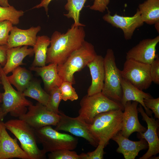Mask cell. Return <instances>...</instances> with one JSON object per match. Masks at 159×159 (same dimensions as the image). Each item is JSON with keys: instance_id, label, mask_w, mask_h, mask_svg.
Wrapping results in <instances>:
<instances>
[{"instance_id": "cell-1", "label": "cell", "mask_w": 159, "mask_h": 159, "mask_svg": "<svg viewBox=\"0 0 159 159\" xmlns=\"http://www.w3.org/2000/svg\"><path fill=\"white\" fill-rule=\"evenodd\" d=\"M84 27L72 25L65 33L54 32L50 38L46 64L55 63L57 65L64 62L69 55L82 45L85 40Z\"/></svg>"}, {"instance_id": "cell-2", "label": "cell", "mask_w": 159, "mask_h": 159, "mask_svg": "<svg viewBox=\"0 0 159 159\" xmlns=\"http://www.w3.org/2000/svg\"><path fill=\"white\" fill-rule=\"evenodd\" d=\"M122 111L119 109L102 113L89 124L90 132L98 143H103L105 147L110 140L121 131Z\"/></svg>"}, {"instance_id": "cell-3", "label": "cell", "mask_w": 159, "mask_h": 159, "mask_svg": "<svg viewBox=\"0 0 159 159\" xmlns=\"http://www.w3.org/2000/svg\"><path fill=\"white\" fill-rule=\"evenodd\" d=\"M94 46L85 41L63 63L57 65L58 73L63 81L75 83L74 74L80 71L97 55Z\"/></svg>"}, {"instance_id": "cell-4", "label": "cell", "mask_w": 159, "mask_h": 159, "mask_svg": "<svg viewBox=\"0 0 159 159\" xmlns=\"http://www.w3.org/2000/svg\"><path fill=\"white\" fill-rule=\"evenodd\" d=\"M6 129L11 132L19 141L21 148L31 159H43L45 153L38 147L35 129L24 120L11 119L4 123Z\"/></svg>"}, {"instance_id": "cell-5", "label": "cell", "mask_w": 159, "mask_h": 159, "mask_svg": "<svg viewBox=\"0 0 159 159\" xmlns=\"http://www.w3.org/2000/svg\"><path fill=\"white\" fill-rule=\"evenodd\" d=\"M113 50L107 49L104 58L105 79L101 93L109 99L121 104L122 96L121 70L117 67Z\"/></svg>"}, {"instance_id": "cell-6", "label": "cell", "mask_w": 159, "mask_h": 159, "mask_svg": "<svg viewBox=\"0 0 159 159\" xmlns=\"http://www.w3.org/2000/svg\"><path fill=\"white\" fill-rule=\"evenodd\" d=\"M80 105L78 117L88 124L100 113L113 110L124 111V109L121 104L109 99L101 92L86 95L82 99Z\"/></svg>"}, {"instance_id": "cell-7", "label": "cell", "mask_w": 159, "mask_h": 159, "mask_svg": "<svg viewBox=\"0 0 159 159\" xmlns=\"http://www.w3.org/2000/svg\"><path fill=\"white\" fill-rule=\"evenodd\" d=\"M37 141L46 153L62 149L73 150L77 147L78 139L67 134L60 132L51 125L35 129Z\"/></svg>"}, {"instance_id": "cell-8", "label": "cell", "mask_w": 159, "mask_h": 159, "mask_svg": "<svg viewBox=\"0 0 159 159\" xmlns=\"http://www.w3.org/2000/svg\"><path fill=\"white\" fill-rule=\"evenodd\" d=\"M1 82L4 90L2 93V105L3 112L6 115L18 117L25 114L27 111V107L33 105L27 99L22 92L15 90L9 82L7 75L0 65Z\"/></svg>"}, {"instance_id": "cell-9", "label": "cell", "mask_w": 159, "mask_h": 159, "mask_svg": "<svg viewBox=\"0 0 159 159\" xmlns=\"http://www.w3.org/2000/svg\"><path fill=\"white\" fill-rule=\"evenodd\" d=\"M150 67V64L126 59L121 70L122 78L140 90H147L152 82Z\"/></svg>"}, {"instance_id": "cell-10", "label": "cell", "mask_w": 159, "mask_h": 159, "mask_svg": "<svg viewBox=\"0 0 159 159\" xmlns=\"http://www.w3.org/2000/svg\"><path fill=\"white\" fill-rule=\"evenodd\" d=\"M34 129L48 126H56L60 115L49 110L47 107L37 102L28 107L26 113L19 117Z\"/></svg>"}, {"instance_id": "cell-11", "label": "cell", "mask_w": 159, "mask_h": 159, "mask_svg": "<svg viewBox=\"0 0 159 159\" xmlns=\"http://www.w3.org/2000/svg\"><path fill=\"white\" fill-rule=\"evenodd\" d=\"M59 120L55 129L69 132L77 137L82 138L92 146L96 147L98 141L92 135L89 129V124L79 117H69L60 112Z\"/></svg>"}, {"instance_id": "cell-12", "label": "cell", "mask_w": 159, "mask_h": 159, "mask_svg": "<svg viewBox=\"0 0 159 159\" xmlns=\"http://www.w3.org/2000/svg\"><path fill=\"white\" fill-rule=\"evenodd\" d=\"M138 110L147 125V129L144 132H138L137 137L144 139L148 144V150L147 152L139 159H148L159 153V138L157 133V129L159 126L158 120L155 118L150 117L145 113L140 105L138 107Z\"/></svg>"}, {"instance_id": "cell-13", "label": "cell", "mask_w": 159, "mask_h": 159, "mask_svg": "<svg viewBox=\"0 0 159 159\" xmlns=\"http://www.w3.org/2000/svg\"><path fill=\"white\" fill-rule=\"evenodd\" d=\"M102 18L113 26L121 29L123 32L124 38L126 40L131 39L135 30L142 26L144 23L138 9L132 16H122L117 13L111 15L108 12L103 16Z\"/></svg>"}, {"instance_id": "cell-14", "label": "cell", "mask_w": 159, "mask_h": 159, "mask_svg": "<svg viewBox=\"0 0 159 159\" xmlns=\"http://www.w3.org/2000/svg\"><path fill=\"white\" fill-rule=\"evenodd\" d=\"M159 42V36L142 40L126 53V59L150 64L158 56L156 48Z\"/></svg>"}, {"instance_id": "cell-15", "label": "cell", "mask_w": 159, "mask_h": 159, "mask_svg": "<svg viewBox=\"0 0 159 159\" xmlns=\"http://www.w3.org/2000/svg\"><path fill=\"white\" fill-rule=\"evenodd\" d=\"M2 122L0 124V159L17 158L31 159L20 147L16 138H13L8 133Z\"/></svg>"}, {"instance_id": "cell-16", "label": "cell", "mask_w": 159, "mask_h": 159, "mask_svg": "<svg viewBox=\"0 0 159 159\" xmlns=\"http://www.w3.org/2000/svg\"><path fill=\"white\" fill-rule=\"evenodd\" d=\"M138 104L136 101H129L124 106L121 132L124 136L127 138L134 132H144L146 130L140 123L138 119Z\"/></svg>"}, {"instance_id": "cell-17", "label": "cell", "mask_w": 159, "mask_h": 159, "mask_svg": "<svg viewBox=\"0 0 159 159\" xmlns=\"http://www.w3.org/2000/svg\"><path fill=\"white\" fill-rule=\"evenodd\" d=\"M41 30L38 26L23 29L13 26L10 32L6 46L8 49L23 46L33 47L37 39V34Z\"/></svg>"}, {"instance_id": "cell-18", "label": "cell", "mask_w": 159, "mask_h": 159, "mask_svg": "<svg viewBox=\"0 0 159 159\" xmlns=\"http://www.w3.org/2000/svg\"><path fill=\"white\" fill-rule=\"evenodd\" d=\"M112 140L118 145L116 151L122 154L125 159H135L139 152L148 148V144L144 139L133 141L124 136L121 131L113 137Z\"/></svg>"}, {"instance_id": "cell-19", "label": "cell", "mask_w": 159, "mask_h": 159, "mask_svg": "<svg viewBox=\"0 0 159 159\" xmlns=\"http://www.w3.org/2000/svg\"><path fill=\"white\" fill-rule=\"evenodd\" d=\"M89 68L92 78L91 85L87 92L88 96L101 92L105 79L104 58L97 55L87 65Z\"/></svg>"}, {"instance_id": "cell-20", "label": "cell", "mask_w": 159, "mask_h": 159, "mask_svg": "<svg viewBox=\"0 0 159 159\" xmlns=\"http://www.w3.org/2000/svg\"><path fill=\"white\" fill-rule=\"evenodd\" d=\"M122 96L121 104L124 107L126 103L129 101H136L140 104L145 110L146 113L152 116L153 112L145 105L143 100L145 99L153 98L149 93L139 89L127 81L122 78L121 82Z\"/></svg>"}, {"instance_id": "cell-21", "label": "cell", "mask_w": 159, "mask_h": 159, "mask_svg": "<svg viewBox=\"0 0 159 159\" xmlns=\"http://www.w3.org/2000/svg\"><path fill=\"white\" fill-rule=\"evenodd\" d=\"M57 67V64L52 63L43 67L32 66L30 70L41 77L45 90L49 92L55 87H59L63 81L58 73Z\"/></svg>"}, {"instance_id": "cell-22", "label": "cell", "mask_w": 159, "mask_h": 159, "mask_svg": "<svg viewBox=\"0 0 159 159\" xmlns=\"http://www.w3.org/2000/svg\"><path fill=\"white\" fill-rule=\"evenodd\" d=\"M33 48H28L27 46H19L8 49L7 51L6 63L2 69L6 75L17 67L24 64V59L28 56L34 54Z\"/></svg>"}, {"instance_id": "cell-23", "label": "cell", "mask_w": 159, "mask_h": 159, "mask_svg": "<svg viewBox=\"0 0 159 159\" xmlns=\"http://www.w3.org/2000/svg\"><path fill=\"white\" fill-rule=\"evenodd\" d=\"M144 22L149 25L159 22V0H147L137 9Z\"/></svg>"}, {"instance_id": "cell-24", "label": "cell", "mask_w": 159, "mask_h": 159, "mask_svg": "<svg viewBox=\"0 0 159 159\" xmlns=\"http://www.w3.org/2000/svg\"><path fill=\"white\" fill-rule=\"evenodd\" d=\"M50 42V38L47 36H37L36 43L33 48L35 55L32 66L43 67L46 65L47 53Z\"/></svg>"}, {"instance_id": "cell-25", "label": "cell", "mask_w": 159, "mask_h": 159, "mask_svg": "<svg viewBox=\"0 0 159 159\" xmlns=\"http://www.w3.org/2000/svg\"><path fill=\"white\" fill-rule=\"evenodd\" d=\"M12 72L11 75L7 76L9 81L16 88L18 91L23 93L32 80L31 73L25 68L20 66L16 68Z\"/></svg>"}, {"instance_id": "cell-26", "label": "cell", "mask_w": 159, "mask_h": 159, "mask_svg": "<svg viewBox=\"0 0 159 159\" xmlns=\"http://www.w3.org/2000/svg\"><path fill=\"white\" fill-rule=\"evenodd\" d=\"M23 93L25 97L35 99L38 102L47 106L49 97V94L42 89L38 81L32 80Z\"/></svg>"}, {"instance_id": "cell-27", "label": "cell", "mask_w": 159, "mask_h": 159, "mask_svg": "<svg viewBox=\"0 0 159 159\" xmlns=\"http://www.w3.org/2000/svg\"><path fill=\"white\" fill-rule=\"evenodd\" d=\"M87 0H67V2L64 6L65 9L67 13L64 15L68 18H71L74 21L72 25L75 26H82L85 25L80 23V13Z\"/></svg>"}, {"instance_id": "cell-28", "label": "cell", "mask_w": 159, "mask_h": 159, "mask_svg": "<svg viewBox=\"0 0 159 159\" xmlns=\"http://www.w3.org/2000/svg\"><path fill=\"white\" fill-rule=\"evenodd\" d=\"M24 12L17 10L14 6L4 7L0 6V21L8 20L13 25H17L19 22V18L23 16Z\"/></svg>"}, {"instance_id": "cell-29", "label": "cell", "mask_w": 159, "mask_h": 159, "mask_svg": "<svg viewBox=\"0 0 159 159\" xmlns=\"http://www.w3.org/2000/svg\"><path fill=\"white\" fill-rule=\"evenodd\" d=\"M72 85L70 82L66 81L62 82L59 87L62 100L65 101L67 100L73 101L78 99V95Z\"/></svg>"}, {"instance_id": "cell-30", "label": "cell", "mask_w": 159, "mask_h": 159, "mask_svg": "<svg viewBox=\"0 0 159 159\" xmlns=\"http://www.w3.org/2000/svg\"><path fill=\"white\" fill-rule=\"evenodd\" d=\"M49 93V97L46 107L49 110L59 114L60 112L59 110V107L62 100L59 87H55Z\"/></svg>"}, {"instance_id": "cell-31", "label": "cell", "mask_w": 159, "mask_h": 159, "mask_svg": "<svg viewBox=\"0 0 159 159\" xmlns=\"http://www.w3.org/2000/svg\"><path fill=\"white\" fill-rule=\"evenodd\" d=\"M49 159H80L79 155L72 150L62 149L50 152L48 155Z\"/></svg>"}, {"instance_id": "cell-32", "label": "cell", "mask_w": 159, "mask_h": 159, "mask_svg": "<svg viewBox=\"0 0 159 159\" xmlns=\"http://www.w3.org/2000/svg\"><path fill=\"white\" fill-rule=\"evenodd\" d=\"M13 24L10 21H0V45H6L9 32L12 28Z\"/></svg>"}, {"instance_id": "cell-33", "label": "cell", "mask_w": 159, "mask_h": 159, "mask_svg": "<svg viewBox=\"0 0 159 159\" xmlns=\"http://www.w3.org/2000/svg\"><path fill=\"white\" fill-rule=\"evenodd\" d=\"M105 147L103 143L99 142L94 151L86 153H82L80 154V159H103L105 153L104 150Z\"/></svg>"}, {"instance_id": "cell-34", "label": "cell", "mask_w": 159, "mask_h": 159, "mask_svg": "<svg viewBox=\"0 0 159 159\" xmlns=\"http://www.w3.org/2000/svg\"><path fill=\"white\" fill-rule=\"evenodd\" d=\"M143 102L145 106L154 113L155 117L159 119V98L145 99Z\"/></svg>"}, {"instance_id": "cell-35", "label": "cell", "mask_w": 159, "mask_h": 159, "mask_svg": "<svg viewBox=\"0 0 159 159\" xmlns=\"http://www.w3.org/2000/svg\"><path fill=\"white\" fill-rule=\"evenodd\" d=\"M150 73L152 82L159 84V58L158 56L150 64Z\"/></svg>"}, {"instance_id": "cell-36", "label": "cell", "mask_w": 159, "mask_h": 159, "mask_svg": "<svg viewBox=\"0 0 159 159\" xmlns=\"http://www.w3.org/2000/svg\"><path fill=\"white\" fill-rule=\"evenodd\" d=\"M110 0H94L93 4L90 6L91 10L103 12L107 9V6L110 3Z\"/></svg>"}, {"instance_id": "cell-37", "label": "cell", "mask_w": 159, "mask_h": 159, "mask_svg": "<svg viewBox=\"0 0 159 159\" xmlns=\"http://www.w3.org/2000/svg\"><path fill=\"white\" fill-rule=\"evenodd\" d=\"M8 48L6 45H0V65H5L7 59V51Z\"/></svg>"}, {"instance_id": "cell-38", "label": "cell", "mask_w": 159, "mask_h": 159, "mask_svg": "<svg viewBox=\"0 0 159 159\" xmlns=\"http://www.w3.org/2000/svg\"><path fill=\"white\" fill-rule=\"evenodd\" d=\"M52 0H41L40 3L39 4L34 6L32 8L38 9L43 7L44 9L46 14H47L48 10V5Z\"/></svg>"}, {"instance_id": "cell-39", "label": "cell", "mask_w": 159, "mask_h": 159, "mask_svg": "<svg viewBox=\"0 0 159 159\" xmlns=\"http://www.w3.org/2000/svg\"><path fill=\"white\" fill-rule=\"evenodd\" d=\"M10 6L8 0H0V6L7 7Z\"/></svg>"}, {"instance_id": "cell-40", "label": "cell", "mask_w": 159, "mask_h": 159, "mask_svg": "<svg viewBox=\"0 0 159 159\" xmlns=\"http://www.w3.org/2000/svg\"><path fill=\"white\" fill-rule=\"evenodd\" d=\"M6 115L3 112L1 106H0V124L3 122V120Z\"/></svg>"}, {"instance_id": "cell-41", "label": "cell", "mask_w": 159, "mask_h": 159, "mask_svg": "<svg viewBox=\"0 0 159 159\" xmlns=\"http://www.w3.org/2000/svg\"><path fill=\"white\" fill-rule=\"evenodd\" d=\"M1 83V73L0 69V84ZM2 93L0 92V104L2 103Z\"/></svg>"}, {"instance_id": "cell-42", "label": "cell", "mask_w": 159, "mask_h": 159, "mask_svg": "<svg viewBox=\"0 0 159 159\" xmlns=\"http://www.w3.org/2000/svg\"><path fill=\"white\" fill-rule=\"evenodd\" d=\"M155 28L158 33L159 32V22L154 24Z\"/></svg>"}]
</instances>
